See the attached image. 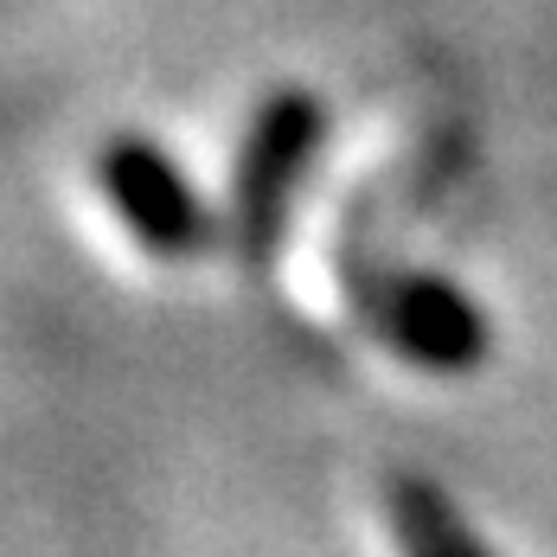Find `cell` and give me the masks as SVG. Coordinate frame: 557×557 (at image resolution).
Returning a JSON list of instances; mask_svg holds the SVG:
<instances>
[{"instance_id": "1", "label": "cell", "mask_w": 557, "mask_h": 557, "mask_svg": "<svg viewBox=\"0 0 557 557\" xmlns=\"http://www.w3.org/2000/svg\"><path fill=\"white\" fill-rule=\"evenodd\" d=\"M339 282H346V301L359 314L366 334H379L410 366H430V372H461L487 352V314L436 276H410V270H391L372 263L359 244H346L339 257Z\"/></svg>"}, {"instance_id": "2", "label": "cell", "mask_w": 557, "mask_h": 557, "mask_svg": "<svg viewBox=\"0 0 557 557\" xmlns=\"http://www.w3.org/2000/svg\"><path fill=\"white\" fill-rule=\"evenodd\" d=\"M321 135H327V115L301 90H282L276 103H263L257 122H250V135L237 148V173H231V244H237V263L250 276L263 263H276L295 186L308 180Z\"/></svg>"}, {"instance_id": "3", "label": "cell", "mask_w": 557, "mask_h": 557, "mask_svg": "<svg viewBox=\"0 0 557 557\" xmlns=\"http://www.w3.org/2000/svg\"><path fill=\"white\" fill-rule=\"evenodd\" d=\"M97 186L115 206V219L128 224V237L154 257L186 263V257L212 250V237H219V219L186 186V173L141 135H115L97 148Z\"/></svg>"}, {"instance_id": "4", "label": "cell", "mask_w": 557, "mask_h": 557, "mask_svg": "<svg viewBox=\"0 0 557 557\" xmlns=\"http://www.w3.org/2000/svg\"><path fill=\"white\" fill-rule=\"evenodd\" d=\"M385 519H391V539L404 557H494L468 525L461 512L430 487V481H391L385 487Z\"/></svg>"}]
</instances>
